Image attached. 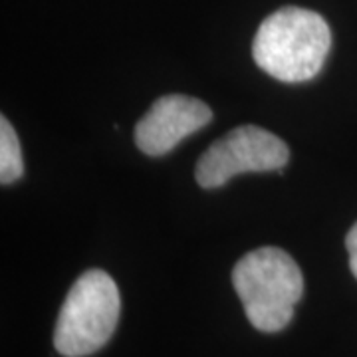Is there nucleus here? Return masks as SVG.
Here are the masks:
<instances>
[{"mask_svg":"<svg viewBox=\"0 0 357 357\" xmlns=\"http://www.w3.org/2000/svg\"><path fill=\"white\" fill-rule=\"evenodd\" d=\"M332 48L330 26L314 10L284 6L256 30L252 58L268 76L284 84L316 77Z\"/></svg>","mask_w":357,"mask_h":357,"instance_id":"1","label":"nucleus"},{"mask_svg":"<svg viewBox=\"0 0 357 357\" xmlns=\"http://www.w3.org/2000/svg\"><path fill=\"white\" fill-rule=\"evenodd\" d=\"M232 284L248 321L264 333L284 330L304 294L302 270L292 256L276 246L244 255L232 270Z\"/></svg>","mask_w":357,"mask_h":357,"instance_id":"2","label":"nucleus"},{"mask_svg":"<svg viewBox=\"0 0 357 357\" xmlns=\"http://www.w3.org/2000/svg\"><path fill=\"white\" fill-rule=\"evenodd\" d=\"M121 298L114 278L103 270L84 272L66 296L54 328V347L64 357H86L114 335Z\"/></svg>","mask_w":357,"mask_h":357,"instance_id":"3","label":"nucleus"},{"mask_svg":"<svg viewBox=\"0 0 357 357\" xmlns=\"http://www.w3.org/2000/svg\"><path fill=\"white\" fill-rule=\"evenodd\" d=\"M290 149L268 129L241 126L215 141L197 161L195 177L203 189H217L241 173L282 171Z\"/></svg>","mask_w":357,"mask_h":357,"instance_id":"4","label":"nucleus"},{"mask_svg":"<svg viewBox=\"0 0 357 357\" xmlns=\"http://www.w3.org/2000/svg\"><path fill=\"white\" fill-rule=\"evenodd\" d=\"M211 121L213 109L201 100L178 93L163 96L139 119L135 143L145 155L161 157Z\"/></svg>","mask_w":357,"mask_h":357,"instance_id":"5","label":"nucleus"},{"mask_svg":"<svg viewBox=\"0 0 357 357\" xmlns=\"http://www.w3.org/2000/svg\"><path fill=\"white\" fill-rule=\"evenodd\" d=\"M24 161L20 141L14 131L13 123L2 115L0 117V183L13 185L14 181L22 177Z\"/></svg>","mask_w":357,"mask_h":357,"instance_id":"6","label":"nucleus"},{"mask_svg":"<svg viewBox=\"0 0 357 357\" xmlns=\"http://www.w3.org/2000/svg\"><path fill=\"white\" fill-rule=\"evenodd\" d=\"M345 248L349 252V268L351 274L357 278V222L351 227V230L345 236Z\"/></svg>","mask_w":357,"mask_h":357,"instance_id":"7","label":"nucleus"}]
</instances>
